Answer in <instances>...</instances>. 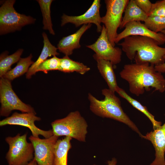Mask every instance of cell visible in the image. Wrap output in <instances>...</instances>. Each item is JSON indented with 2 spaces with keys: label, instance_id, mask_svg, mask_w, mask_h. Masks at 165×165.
Masks as SVG:
<instances>
[{
  "label": "cell",
  "instance_id": "cell-1",
  "mask_svg": "<svg viewBox=\"0 0 165 165\" xmlns=\"http://www.w3.org/2000/svg\"><path fill=\"white\" fill-rule=\"evenodd\" d=\"M119 75L128 82L130 92L137 96L149 91L151 88L161 93L165 91L164 76L149 63L125 64Z\"/></svg>",
  "mask_w": 165,
  "mask_h": 165
},
{
  "label": "cell",
  "instance_id": "cell-2",
  "mask_svg": "<svg viewBox=\"0 0 165 165\" xmlns=\"http://www.w3.org/2000/svg\"><path fill=\"white\" fill-rule=\"evenodd\" d=\"M119 43L128 59L138 64L157 66L165 62V47L150 38L138 35L126 37Z\"/></svg>",
  "mask_w": 165,
  "mask_h": 165
},
{
  "label": "cell",
  "instance_id": "cell-3",
  "mask_svg": "<svg viewBox=\"0 0 165 165\" xmlns=\"http://www.w3.org/2000/svg\"><path fill=\"white\" fill-rule=\"evenodd\" d=\"M101 93L105 98L101 100L91 94H88V98L91 111L100 117L112 119L126 124L142 138L143 135L137 127L123 111L120 101L115 92L105 88L101 90Z\"/></svg>",
  "mask_w": 165,
  "mask_h": 165
},
{
  "label": "cell",
  "instance_id": "cell-4",
  "mask_svg": "<svg viewBox=\"0 0 165 165\" xmlns=\"http://www.w3.org/2000/svg\"><path fill=\"white\" fill-rule=\"evenodd\" d=\"M51 125L53 135L69 137L81 142L86 141L88 125L78 111L71 112L65 117L54 120Z\"/></svg>",
  "mask_w": 165,
  "mask_h": 165
},
{
  "label": "cell",
  "instance_id": "cell-5",
  "mask_svg": "<svg viewBox=\"0 0 165 165\" xmlns=\"http://www.w3.org/2000/svg\"><path fill=\"white\" fill-rule=\"evenodd\" d=\"M27 137L26 133L6 138L9 146L6 156L8 165H26L33 159L34 147L31 142H28Z\"/></svg>",
  "mask_w": 165,
  "mask_h": 165
},
{
  "label": "cell",
  "instance_id": "cell-6",
  "mask_svg": "<svg viewBox=\"0 0 165 165\" xmlns=\"http://www.w3.org/2000/svg\"><path fill=\"white\" fill-rule=\"evenodd\" d=\"M15 0H7L0 8V34L5 35L20 30L26 25L34 24L36 19L21 14L15 9Z\"/></svg>",
  "mask_w": 165,
  "mask_h": 165
},
{
  "label": "cell",
  "instance_id": "cell-7",
  "mask_svg": "<svg viewBox=\"0 0 165 165\" xmlns=\"http://www.w3.org/2000/svg\"><path fill=\"white\" fill-rule=\"evenodd\" d=\"M129 0H105L106 12L101 17V22L104 24L109 41L115 46V39L118 34L122 20V15L128 3Z\"/></svg>",
  "mask_w": 165,
  "mask_h": 165
},
{
  "label": "cell",
  "instance_id": "cell-8",
  "mask_svg": "<svg viewBox=\"0 0 165 165\" xmlns=\"http://www.w3.org/2000/svg\"><path fill=\"white\" fill-rule=\"evenodd\" d=\"M0 115L8 117L12 111L18 110L22 113H36L30 105L25 104L13 90L11 81L3 77L0 79Z\"/></svg>",
  "mask_w": 165,
  "mask_h": 165
},
{
  "label": "cell",
  "instance_id": "cell-9",
  "mask_svg": "<svg viewBox=\"0 0 165 165\" xmlns=\"http://www.w3.org/2000/svg\"><path fill=\"white\" fill-rule=\"evenodd\" d=\"M86 46L95 52L93 57L95 60L101 59L110 61L115 65L121 61L122 50L112 46L108 37L105 28L103 25L101 34L94 43Z\"/></svg>",
  "mask_w": 165,
  "mask_h": 165
},
{
  "label": "cell",
  "instance_id": "cell-10",
  "mask_svg": "<svg viewBox=\"0 0 165 165\" xmlns=\"http://www.w3.org/2000/svg\"><path fill=\"white\" fill-rule=\"evenodd\" d=\"M36 113L32 112L19 113L15 112L10 116L0 121V126L6 125H16L24 126L28 128L32 135L38 137L39 135L45 138H49L53 135L52 129L45 130L37 127L35 124V121H39L40 117L36 115Z\"/></svg>",
  "mask_w": 165,
  "mask_h": 165
},
{
  "label": "cell",
  "instance_id": "cell-11",
  "mask_svg": "<svg viewBox=\"0 0 165 165\" xmlns=\"http://www.w3.org/2000/svg\"><path fill=\"white\" fill-rule=\"evenodd\" d=\"M58 138L54 135L44 139L32 135L29 138L33 146L34 158L38 165H53L54 147Z\"/></svg>",
  "mask_w": 165,
  "mask_h": 165
},
{
  "label": "cell",
  "instance_id": "cell-12",
  "mask_svg": "<svg viewBox=\"0 0 165 165\" xmlns=\"http://www.w3.org/2000/svg\"><path fill=\"white\" fill-rule=\"evenodd\" d=\"M101 6L100 0H94L88 10L81 15L70 16L64 14L61 16V26L70 23L78 27L82 25L94 24L97 26V31L101 32L102 26L101 25V17L100 13Z\"/></svg>",
  "mask_w": 165,
  "mask_h": 165
},
{
  "label": "cell",
  "instance_id": "cell-13",
  "mask_svg": "<svg viewBox=\"0 0 165 165\" xmlns=\"http://www.w3.org/2000/svg\"><path fill=\"white\" fill-rule=\"evenodd\" d=\"M124 30L118 34L115 41L116 44L126 37L138 35L148 37L156 40L159 45L165 43V34L162 32L155 33L148 29L140 21H133L126 25Z\"/></svg>",
  "mask_w": 165,
  "mask_h": 165
},
{
  "label": "cell",
  "instance_id": "cell-14",
  "mask_svg": "<svg viewBox=\"0 0 165 165\" xmlns=\"http://www.w3.org/2000/svg\"><path fill=\"white\" fill-rule=\"evenodd\" d=\"M142 138L150 141L155 148V158L150 165H165V122L157 129L143 135Z\"/></svg>",
  "mask_w": 165,
  "mask_h": 165
},
{
  "label": "cell",
  "instance_id": "cell-15",
  "mask_svg": "<svg viewBox=\"0 0 165 165\" xmlns=\"http://www.w3.org/2000/svg\"><path fill=\"white\" fill-rule=\"evenodd\" d=\"M91 24H84L75 32L67 36L63 37L60 40L57 45L59 51L65 56L71 55L75 49L80 48V38L83 34L91 26Z\"/></svg>",
  "mask_w": 165,
  "mask_h": 165
},
{
  "label": "cell",
  "instance_id": "cell-16",
  "mask_svg": "<svg viewBox=\"0 0 165 165\" xmlns=\"http://www.w3.org/2000/svg\"><path fill=\"white\" fill-rule=\"evenodd\" d=\"M43 38V47L41 53L36 61L31 65L26 74V78L30 79L36 74L35 71L41 63L47 60V58L52 56H56L59 53L57 51V48L53 45L48 38L46 34L44 32L42 33Z\"/></svg>",
  "mask_w": 165,
  "mask_h": 165
},
{
  "label": "cell",
  "instance_id": "cell-17",
  "mask_svg": "<svg viewBox=\"0 0 165 165\" xmlns=\"http://www.w3.org/2000/svg\"><path fill=\"white\" fill-rule=\"evenodd\" d=\"M72 138L66 136L57 140L54 147L53 165H67L68 153L72 147Z\"/></svg>",
  "mask_w": 165,
  "mask_h": 165
},
{
  "label": "cell",
  "instance_id": "cell-18",
  "mask_svg": "<svg viewBox=\"0 0 165 165\" xmlns=\"http://www.w3.org/2000/svg\"><path fill=\"white\" fill-rule=\"evenodd\" d=\"M119 28H124L128 23L133 21H145L147 18L148 15L137 5L134 0H130L124 12Z\"/></svg>",
  "mask_w": 165,
  "mask_h": 165
},
{
  "label": "cell",
  "instance_id": "cell-19",
  "mask_svg": "<svg viewBox=\"0 0 165 165\" xmlns=\"http://www.w3.org/2000/svg\"><path fill=\"white\" fill-rule=\"evenodd\" d=\"M97 68L102 77L106 82L108 89L115 92L118 87L113 64L110 61L101 59L95 60Z\"/></svg>",
  "mask_w": 165,
  "mask_h": 165
},
{
  "label": "cell",
  "instance_id": "cell-20",
  "mask_svg": "<svg viewBox=\"0 0 165 165\" xmlns=\"http://www.w3.org/2000/svg\"><path fill=\"white\" fill-rule=\"evenodd\" d=\"M116 92L121 97L126 100L134 107L147 116L152 123L153 130L157 129L162 125V122L156 120L154 116L148 111L146 106L143 105L139 101L130 96L123 89L118 86Z\"/></svg>",
  "mask_w": 165,
  "mask_h": 165
},
{
  "label": "cell",
  "instance_id": "cell-21",
  "mask_svg": "<svg viewBox=\"0 0 165 165\" xmlns=\"http://www.w3.org/2000/svg\"><path fill=\"white\" fill-rule=\"evenodd\" d=\"M90 68L82 63L74 61L68 56L60 58L58 70L65 73L76 72L84 75L90 71Z\"/></svg>",
  "mask_w": 165,
  "mask_h": 165
},
{
  "label": "cell",
  "instance_id": "cell-22",
  "mask_svg": "<svg viewBox=\"0 0 165 165\" xmlns=\"http://www.w3.org/2000/svg\"><path fill=\"white\" fill-rule=\"evenodd\" d=\"M32 57V56L31 54L26 57L21 58L16 66L8 71L2 77L11 81L24 73H27L30 66L34 63L31 60Z\"/></svg>",
  "mask_w": 165,
  "mask_h": 165
},
{
  "label": "cell",
  "instance_id": "cell-23",
  "mask_svg": "<svg viewBox=\"0 0 165 165\" xmlns=\"http://www.w3.org/2000/svg\"><path fill=\"white\" fill-rule=\"evenodd\" d=\"M24 50L20 49L10 55L7 51L1 54L0 57V77H3L12 69L11 66L18 62L21 58Z\"/></svg>",
  "mask_w": 165,
  "mask_h": 165
},
{
  "label": "cell",
  "instance_id": "cell-24",
  "mask_svg": "<svg viewBox=\"0 0 165 165\" xmlns=\"http://www.w3.org/2000/svg\"><path fill=\"white\" fill-rule=\"evenodd\" d=\"M43 17V28L48 30L50 34L54 35L55 33L53 28L51 17L50 6L52 0H38Z\"/></svg>",
  "mask_w": 165,
  "mask_h": 165
},
{
  "label": "cell",
  "instance_id": "cell-25",
  "mask_svg": "<svg viewBox=\"0 0 165 165\" xmlns=\"http://www.w3.org/2000/svg\"><path fill=\"white\" fill-rule=\"evenodd\" d=\"M144 24L149 30L156 33L165 30V17L159 16H148Z\"/></svg>",
  "mask_w": 165,
  "mask_h": 165
},
{
  "label": "cell",
  "instance_id": "cell-26",
  "mask_svg": "<svg viewBox=\"0 0 165 165\" xmlns=\"http://www.w3.org/2000/svg\"><path fill=\"white\" fill-rule=\"evenodd\" d=\"M60 58L56 56L49 59H47L41 63L38 67L35 72L42 71L47 74L50 71L58 70Z\"/></svg>",
  "mask_w": 165,
  "mask_h": 165
},
{
  "label": "cell",
  "instance_id": "cell-27",
  "mask_svg": "<svg viewBox=\"0 0 165 165\" xmlns=\"http://www.w3.org/2000/svg\"><path fill=\"white\" fill-rule=\"evenodd\" d=\"M159 16L165 17V0L157 1L152 3L148 16Z\"/></svg>",
  "mask_w": 165,
  "mask_h": 165
},
{
  "label": "cell",
  "instance_id": "cell-28",
  "mask_svg": "<svg viewBox=\"0 0 165 165\" xmlns=\"http://www.w3.org/2000/svg\"><path fill=\"white\" fill-rule=\"evenodd\" d=\"M137 5L148 16L150 12L152 3L149 0H134Z\"/></svg>",
  "mask_w": 165,
  "mask_h": 165
},
{
  "label": "cell",
  "instance_id": "cell-29",
  "mask_svg": "<svg viewBox=\"0 0 165 165\" xmlns=\"http://www.w3.org/2000/svg\"><path fill=\"white\" fill-rule=\"evenodd\" d=\"M161 32L165 34V30ZM156 70L161 73H165V62L163 64L155 66Z\"/></svg>",
  "mask_w": 165,
  "mask_h": 165
},
{
  "label": "cell",
  "instance_id": "cell-30",
  "mask_svg": "<svg viewBox=\"0 0 165 165\" xmlns=\"http://www.w3.org/2000/svg\"><path fill=\"white\" fill-rule=\"evenodd\" d=\"M117 160L115 158H113L111 160L108 161V165H116L117 163ZM93 165H96V164H94Z\"/></svg>",
  "mask_w": 165,
  "mask_h": 165
},
{
  "label": "cell",
  "instance_id": "cell-31",
  "mask_svg": "<svg viewBox=\"0 0 165 165\" xmlns=\"http://www.w3.org/2000/svg\"><path fill=\"white\" fill-rule=\"evenodd\" d=\"M26 165H38L37 163L34 158L33 159Z\"/></svg>",
  "mask_w": 165,
  "mask_h": 165
}]
</instances>
